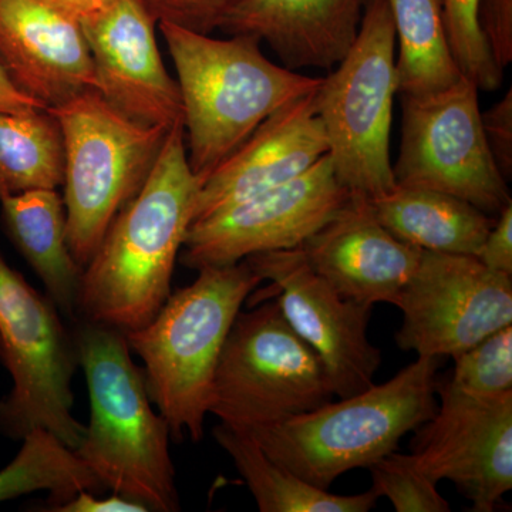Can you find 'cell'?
I'll list each match as a JSON object with an SVG mask.
<instances>
[{"instance_id":"6da1fadb","label":"cell","mask_w":512,"mask_h":512,"mask_svg":"<svg viewBox=\"0 0 512 512\" xmlns=\"http://www.w3.org/2000/svg\"><path fill=\"white\" fill-rule=\"evenodd\" d=\"M200 187L188 163L184 124H178L143 188L117 214L83 268L77 298L83 320L126 333L157 315L170 298Z\"/></svg>"},{"instance_id":"7a4b0ae2","label":"cell","mask_w":512,"mask_h":512,"mask_svg":"<svg viewBox=\"0 0 512 512\" xmlns=\"http://www.w3.org/2000/svg\"><path fill=\"white\" fill-rule=\"evenodd\" d=\"M73 336L90 399L77 456L106 490L148 511L180 510L170 426L151 407L144 369L131 359L126 335L82 319Z\"/></svg>"},{"instance_id":"3957f363","label":"cell","mask_w":512,"mask_h":512,"mask_svg":"<svg viewBox=\"0 0 512 512\" xmlns=\"http://www.w3.org/2000/svg\"><path fill=\"white\" fill-rule=\"evenodd\" d=\"M183 100L188 163L202 181L275 111L315 93L322 77L286 69L251 35L214 39L158 22Z\"/></svg>"},{"instance_id":"277c9868","label":"cell","mask_w":512,"mask_h":512,"mask_svg":"<svg viewBox=\"0 0 512 512\" xmlns=\"http://www.w3.org/2000/svg\"><path fill=\"white\" fill-rule=\"evenodd\" d=\"M262 278L245 261L198 269L147 325L124 333L144 362L148 394L178 440L204 437L215 372L229 330Z\"/></svg>"},{"instance_id":"5b68a950","label":"cell","mask_w":512,"mask_h":512,"mask_svg":"<svg viewBox=\"0 0 512 512\" xmlns=\"http://www.w3.org/2000/svg\"><path fill=\"white\" fill-rule=\"evenodd\" d=\"M443 357L419 356L383 384L249 434L275 463L315 487L369 468L437 410Z\"/></svg>"},{"instance_id":"8992f818","label":"cell","mask_w":512,"mask_h":512,"mask_svg":"<svg viewBox=\"0 0 512 512\" xmlns=\"http://www.w3.org/2000/svg\"><path fill=\"white\" fill-rule=\"evenodd\" d=\"M46 110L62 130L67 244L84 268L143 188L170 131L128 119L97 92Z\"/></svg>"},{"instance_id":"52a82bcc","label":"cell","mask_w":512,"mask_h":512,"mask_svg":"<svg viewBox=\"0 0 512 512\" xmlns=\"http://www.w3.org/2000/svg\"><path fill=\"white\" fill-rule=\"evenodd\" d=\"M396 32L387 0H367L348 55L315 93L336 178L373 200L396 187L390 133L397 94Z\"/></svg>"},{"instance_id":"ba28073f","label":"cell","mask_w":512,"mask_h":512,"mask_svg":"<svg viewBox=\"0 0 512 512\" xmlns=\"http://www.w3.org/2000/svg\"><path fill=\"white\" fill-rule=\"evenodd\" d=\"M239 312L222 348L210 413L252 434L332 402L328 370L293 330L275 298Z\"/></svg>"},{"instance_id":"9c48e42d","label":"cell","mask_w":512,"mask_h":512,"mask_svg":"<svg viewBox=\"0 0 512 512\" xmlns=\"http://www.w3.org/2000/svg\"><path fill=\"white\" fill-rule=\"evenodd\" d=\"M0 359L13 389L0 403V431L23 439L35 429L55 434L72 450L86 426L73 416L74 336L47 295L37 292L0 252Z\"/></svg>"},{"instance_id":"30bf717a","label":"cell","mask_w":512,"mask_h":512,"mask_svg":"<svg viewBox=\"0 0 512 512\" xmlns=\"http://www.w3.org/2000/svg\"><path fill=\"white\" fill-rule=\"evenodd\" d=\"M402 141L393 165L403 187L429 188L497 217L512 204L481 126L478 89L468 77L441 92L399 94Z\"/></svg>"},{"instance_id":"8fae6325","label":"cell","mask_w":512,"mask_h":512,"mask_svg":"<svg viewBox=\"0 0 512 512\" xmlns=\"http://www.w3.org/2000/svg\"><path fill=\"white\" fill-rule=\"evenodd\" d=\"M396 343L417 356L457 357L512 323V276L477 256L423 251L396 303Z\"/></svg>"},{"instance_id":"7c38bea8","label":"cell","mask_w":512,"mask_h":512,"mask_svg":"<svg viewBox=\"0 0 512 512\" xmlns=\"http://www.w3.org/2000/svg\"><path fill=\"white\" fill-rule=\"evenodd\" d=\"M328 154L295 180L192 222L181 264L228 266L262 252L301 248L349 200Z\"/></svg>"},{"instance_id":"4fadbf2b","label":"cell","mask_w":512,"mask_h":512,"mask_svg":"<svg viewBox=\"0 0 512 512\" xmlns=\"http://www.w3.org/2000/svg\"><path fill=\"white\" fill-rule=\"evenodd\" d=\"M271 286L258 299L275 298L293 330L320 357L336 397L345 399L375 384L382 350L367 336L373 306L340 295L309 265L302 248L244 259Z\"/></svg>"},{"instance_id":"5bb4252c","label":"cell","mask_w":512,"mask_h":512,"mask_svg":"<svg viewBox=\"0 0 512 512\" xmlns=\"http://www.w3.org/2000/svg\"><path fill=\"white\" fill-rule=\"evenodd\" d=\"M436 413L417 427L412 456L433 483L451 481L474 512H494L512 488V392L470 396L437 380Z\"/></svg>"},{"instance_id":"9a60e30c","label":"cell","mask_w":512,"mask_h":512,"mask_svg":"<svg viewBox=\"0 0 512 512\" xmlns=\"http://www.w3.org/2000/svg\"><path fill=\"white\" fill-rule=\"evenodd\" d=\"M157 23L143 0H116L80 26L97 93L128 119L170 131L184 124L183 100L161 59Z\"/></svg>"},{"instance_id":"2e32d148","label":"cell","mask_w":512,"mask_h":512,"mask_svg":"<svg viewBox=\"0 0 512 512\" xmlns=\"http://www.w3.org/2000/svg\"><path fill=\"white\" fill-rule=\"evenodd\" d=\"M301 248L309 265L340 295L370 306H396L423 255V249L380 224L369 198L352 192Z\"/></svg>"},{"instance_id":"e0dca14e","label":"cell","mask_w":512,"mask_h":512,"mask_svg":"<svg viewBox=\"0 0 512 512\" xmlns=\"http://www.w3.org/2000/svg\"><path fill=\"white\" fill-rule=\"evenodd\" d=\"M315 93L271 114L202 181L191 224L295 180L328 154Z\"/></svg>"},{"instance_id":"ac0fdd59","label":"cell","mask_w":512,"mask_h":512,"mask_svg":"<svg viewBox=\"0 0 512 512\" xmlns=\"http://www.w3.org/2000/svg\"><path fill=\"white\" fill-rule=\"evenodd\" d=\"M0 66L45 109L97 92L82 26L37 0H0Z\"/></svg>"},{"instance_id":"d6986e66","label":"cell","mask_w":512,"mask_h":512,"mask_svg":"<svg viewBox=\"0 0 512 512\" xmlns=\"http://www.w3.org/2000/svg\"><path fill=\"white\" fill-rule=\"evenodd\" d=\"M367 0H241L220 29L265 42L286 69L330 70L348 55Z\"/></svg>"},{"instance_id":"ffe728a7","label":"cell","mask_w":512,"mask_h":512,"mask_svg":"<svg viewBox=\"0 0 512 512\" xmlns=\"http://www.w3.org/2000/svg\"><path fill=\"white\" fill-rule=\"evenodd\" d=\"M0 204L9 237L45 285L47 298L63 315L76 318L83 268L67 244L63 198L56 190H32Z\"/></svg>"},{"instance_id":"44dd1931","label":"cell","mask_w":512,"mask_h":512,"mask_svg":"<svg viewBox=\"0 0 512 512\" xmlns=\"http://www.w3.org/2000/svg\"><path fill=\"white\" fill-rule=\"evenodd\" d=\"M370 204L394 237L423 251L476 256L495 222L470 202L429 188L396 185Z\"/></svg>"},{"instance_id":"7402d4cb","label":"cell","mask_w":512,"mask_h":512,"mask_svg":"<svg viewBox=\"0 0 512 512\" xmlns=\"http://www.w3.org/2000/svg\"><path fill=\"white\" fill-rule=\"evenodd\" d=\"M214 437L234 461L259 511L367 512L373 510L379 500L373 488L362 494L338 495L315 487L275 463L254 437L225 424L215 427Z\"/></svg>"},{"instance_id":"603a6c76","label":"cell","mask_w":512,"mask_h":512,"mask_svg":"<svg viewBox=\"0 0 512 512\" xmlns=\"http://www.w3.org/2000/svg\"><path fill=\"white\" fill-rule=\"evenodd\" d=\"M399 42L397 94L441 92L464 76L448 43L443 0H387Z\"/></svg>"},{"instance_id":"cb8c5ba5","label":"cell","mask_w":512,"mask_h":512,"mask_svg":"<svg viewBox=\"0 0 512 512\" xmlns=\"http://www.w3.org/2000/svg\"><path fill=\"white\" fill-rule=\"evenodd\" d=\"M62 130L49 110L0 113V201L63 184Z\"/></svg>"},{"instance_id":"d4e9b609","label":"cell","mask_w":512,"mask_h":512,"mask_svg":"<svg viewBox=\"0 0 512 512\" xmlns=\"http://www.w3.org/2000/svg\"><path fill=\"white\" fill-rule=\"evenodd\" d=\"M22 440L18 456L0 471V503L35 491H49L47 511H52L80 491L96 494L106 491L76 451L63 444L55 434L35 429Z\"/></svg>"},{"instance_id":"484cf974","label":"cell","mask_w":512,"mask_h":512,"mask_svg":"<svg viewBox=\"0 0 512 512\" xmlns=\"http://www.w3.org/2000/svg\"><path fill=\"white\" fill-rule=\"evenodd\" d=\"M480 5L481 0H443L444 23L458 69L478 90L494 92L503 83L504 70L481 30Z\"/></svg>"},{"instance_id":"4316f807","label":"cell","mask_w":512,"mask_h":512,"mask_svg":"<svg viewBox=\"0 0 512 512\" xmlns=\"http://www.w3.org/2000/svg\"><path fill=\"white\" fill-rule=\"evenodd\" d=\"M448 384L470 396L493 397L512 392V326H504L473 348L454 357Z\"/></svg>"},{"instance_id":"83f0119b","label":"cell","mask_w":512,"mask_h":512,"mask_svg":"<svg viewBox=\"0 0 512 512\" xmlns=\"http://www.w3.org/2000/svg\"><path fill=\"white\" fill-rule=\"evenodd\" d=\"M373 490L386 497L397 512H448L450 503L443 498L412 454L393 451L369 467Z\"/></svg>"},{"instance_id":"f1b7e54d","label":"cell","mask_w":512,"mask_h":512,"mask_svg":"<svg viewBox=\"0 0 512 512\" xmlns=\"http://www.w3.org/2000/svg\"><path fill=\"white\" fill-rule=\"evenodd\" d=\"M241 0H143L157 22L211 35Z\"/></svg>"},{"instance_id":"f546056e","label":"cell","mask_w":512,"mask_h":512,"mask_svg":"<svg viewBox=\"0 0 512 512\" xmlns=\"http://www.w3.org/2000/svg\"><path fill=\"white\" fill-rule=\"evenodd\" d=\"M485 140L490 148L495 165L505 180L512 178V90L504 94L503 99L494 103L490 109L481 113Z\"/></svg>"},{"instance_id":"4dcf8cb0","label":"cell","mask_w":512,"mask_h":512,"mask_svg":"<svg viewBox=\"0 0 512 512\" xmlns=\"http://www.w3.org/2000/svg\"><path fill=\"white\" fill-rule=\"evenodd\" d=\"M480 25L500 69L512 62V0H481Z\"/></svg>"},{"instance_id":"1f68e13d","label":"cell","mask_w":512,"mask_h":512,"mask_svg":"<svg viewBox=\"0 0 512 512\" xmlns=\"http://www.w3.org/2000/svg\"><path fill=\"white\" fill-rule=\"evenodd\" d=\"M476 256L491 271L512 276V204L495 217Z\"/></svg>"},{"instance_id":"d6a6232c","label":"cell","mask_w":512,"mask_h":512,"mask_svg":"<svg viewBox=\"0 0 512 512\" xmlns=\"http://www.w3.org/2000/svg\"><path fill=\"white\" fill-rule=\"evenodd\" d=\"M55 512H147L143 504L128 500L119 494L101 497L100 494L83 490L69 501L56 507Z\"/></svg>"},{"instance_id":"836d02e7","label":"cell","mask_w":512,"mask_h":512,"mask_svg":"<svg viewBox=\"0 0 512 512\" xmlns=\"http://www.w3.org/2000/svg\"><path fill=\"white\" fill-rule=\"evenodd\" d=\"M46 110L42 104L20 92L0 66V113L23 114Z\"/></svg>"},{"instance_id":"e575fe53","label":"cell","mask_w":512,"mask_h":512,"mask_svg":"<svg viewBox=\"0 0 512 512\" xmlns=\"http://www.w3.org/2000/svg\"><path fill=\"white\" fill-rule=\"evenodd\" d=\"M66 18L82 22L106 9L116 0H37Z\"/></svg>"}]
</instances>
